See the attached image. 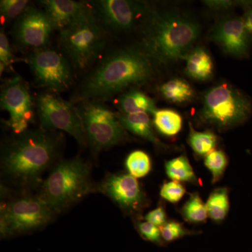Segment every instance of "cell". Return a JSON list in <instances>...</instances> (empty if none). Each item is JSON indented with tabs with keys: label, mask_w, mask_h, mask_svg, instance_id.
<instances>
[{
	"label": "cell",
	"mask_w": 252,
	"mask_h": 252,
	"mask_svg": "<svg viewBox=\"0 0 252 252\" xmlns=\"http://www.w3.org/2000/svg\"><path fill=\"white\" fill-rule=\"evenodd\" d=\"M154 63L142 47L115 50L106 55L84 79L80 99H109L130 86L145 84L154 77Z\"/></svg>",
	"instance_id": "6da1fadb"
},
{
	"label": "cell",
	"mask_w": 252,
	"mask_h": 252,
	"mask_svg": "<svg viewBox=\"0 0 252 252\" xmlns=\"http://www.w3.org/2000/svg\"><path fill=\"white\" fill-rule=\"evenodd\" d=\"M61 145V135L56 131L39 128L15 135L1 153L3 177L20 188L34 187L54 163Z\"/></svg>",
	"instance_id": "7a4b0ae2"
},
{
	"label": "cell",
	"mask_w": 252,
	"mask_h": 252,
	"mask_svg": "<svg viewBox=\"0 0 252 252\" xmlns=\"http://www.w3.org/2000/svg\"><path fill=\"white\" fill-rule=\"evenodd\" d=\"M199 32V25L188 16L151 10L142 25V48L154 62H175L185 59Z\"/></svg>",
	"instance_id": "3957f363"
},
{
	"label": "cell",
	"mask_w": 252,
	"mask_h": 252,
	"mask_svg": "<svg viewBox=\"0 0 252 252\" xmlns=\"http://www.w3.org/2000/svg\"><path fill=\"white\" fill-rule=\"evenodd\" d=\"M93 191L91 166L81 158L60 162L41 184L39 197L55 214Z\"/></svg>",
	"instance_id": "277c9868"
},
{
	"label": "cell",
	"mask_w": 252,
	"mask_h": 252,
	"mask_svg": "<svg viewBox=\"0 0 252 252\" xmlns=\"http://www.w3.org/2000/svg\"><path fill=\"white\" fill-rule=\"evenodd\" d=\"M107 34L93 8L87 6L69 26L60 31V45L72 67L84 70L103 51Z\"/></svg>",
	"instance_id": "5b68a950"
},
{
	"label": "cell",
	"mask_w": 252,
	"mask_h": 252,
	"mask_svg": "<svg viewBox=\"0 0 252 252\" xmlns=\"http://www.w3.org/2000/svg\"><path fill=\"white\" fill-rule=\"evenodd\" d=\"M252 111L250 97L223 83L210 89L204 96L200 118L220 130H227L246 122Z\"/></svg>",
	"instance_id": "8992f818"
},
{
	"label": "cell",
	"mask_w": 252,
	"mask_h": 252,
	"mask_svg": "<svg viewBox=\"0 0 252 252\" xmlns=\"http://www.w3.org/2000/svg\"><path fill=\"white\" fill-rule=\"evenodd\" d=\"M77 109L87 143L94 154L125 140V129L119 122L117 114L98 100L81 99Z\"/></svg>",
	"instance_id": "52a82bcc"
},
{
	"label": "cell",
	"mask_w": 252,
	"mask_h": 252,
	"mask_svg": "<svg viewBox=\"0 0 252 252\" xmlns=\"http://www.w3.org/2000/svg\"><path fill=\"white\" fill-rule=\"evenodd\" d=\"M54 215L38 195L14 199L1 206L0 233L3 237L31 233L47 225Z\"/></svg>",
	"instance_id": "ba28073f"
},
{
	"label": "cell",
	"mask_w": 252,
	"mask_h": 252,
	"mask_svg": "<svg viewBox=\"0 0 252 252\" xmlns=\"http://www.w3.org/2000/svg\"><path fill=\"white\" fill-rule=\"evenodd\" d=\"M40 128L46 131H64L81 146L87 143L77 108L52 92L42 93L36 99Z\"/></svg>",
	"instance_id": "9c48e42d"
},
{
	"label": "cell",
	"mask_w": 252,
	"mask_h": 252,
	"mask_svg": "<svg viewBox=\"0 0 252 252\" xmlns=\"http://www.w3.org/2000/svg\"><path fill=\"white\" fill-rule=\"evenodd\" d=\"M93 9L107 32L132 31L145 22L151 9L142 1L99 0L92 3Z\"/></svg>",
	"instance_id": "30bf717a"
},
{
	"label": "cell",
	"mask_w": 252,
	"mask_h": 252,
	"mask_svg": "<svg viewBox=\"0 0 252 252\" xmlns=\"http://www.w3.org/2000/svg\"><path fill=\"white\" fill-rule=\"evenodd\" d=\"M28 63L36 82L49 92H61L70 87L72 65L62 54L53 50H35L28 58Z\"/></svg>",
	"instance_id": "8fae6325"
},
{
	"label": "cell",
	"mask_w": 252,
	"mask_h": 252,
	"mask_svg": "<svg viewBox=\"0 0 252 252\" xmlns=\"http://www.w3.org/2000/svg\"><path fill=\"white\" fill-rule=\"evenodd\" d=\"M34 104L29 86L20 76L7 79L1 86L0 106L9 113L7 124L15 135L26 132L34 122Z\"/></svg>",
	"instance_id": "7c38bea8"
},
{
	"label": "cell",
	"mask_w": 252,
	"mask_h": 252,
	"mask_svg": "<svg viewBox=\"0 0 252 252\" xmlns=\"http://www.w3.org/2000/svg\"><path fill=\"white\" fill-rule=\"evenodd\" d=\"M54 30L44 10L29 6L16 21L14 36L20 46L35 51L46 49Z\"/></svg>",
	"instance_id": "4fadbf2b"
},
{
	"label": "cell",
	"mask_w": 252,
	"mask_h": 252,
	"mask_svg": "<svg viewBox=\"0 0 252 252\" xmlns=\"http://www.w3.org/2000/svg\"><path fill=\"white\" fill-rule=\"evenodd\" d=\"M99 190L127 214L139 213L147 205L140 183L129 173L109 175L101 184Z\"/></svg>",
	"instance_id": "5bb4252c"
},
{
	"label": "cell",
	"mask_w": 252,
	"mask_h": 252,
	"mask_svg": "<svg viewBox=\"0 0 252 252\" xmlns=\"http://www.w3.org/2000/svg\"><path fill=\"white\" fill-rule=\"evenodd\" d=\"M251 35L243 17H229L220 21L212 32V38L227 54L235 57H248Z\"/></svg>",
	"instance_id": "9a60e30c"
},
{
	"label": "cell",
	"mask_w": 252,
	"mask_h": 252,
	"mask_svg": "<svg viewBox=\"0 0 252 252\" xmlns=\"http://www.w3.org/2000/svg\"><path fill=\"white\" fill-rule=\"evenodd\" d=\"M40 4L55 30L62 31L86 9L88 5L72 0H44Z\"/></svg>",
	"instance_id": "2e32d148"
},
{
	"label": "cell",
	"mask_w": 252,
	"mask_h": 252,
	"mask_svg": "<svg viewBox=\"0 0 252 252\" xmlns=\"http://www.w3.org/2000/svg\"><path fill=\"white\" fill-rule=\"evenodd\" d=\"M119 122L124 129L130 131L136 135L152 142L156 147L165 148V145L157 138L154 134L152 122L147 113L142 112L133 114H117Z\"/></svg>",
	"instance_id": "e0dca14e"
},
{
	"label": "cell",
	"mask_w": 252,
	"mask_h": 252,
	"mask_svg": "<svg viewBox=\"0 0 252 252\" xmlns=\"http://www.w3.org/2000/svg\"><path fill=\"white\" fill-rule=\"evenodd\" d=\"M186 72L198 81H207L213 76L214 65L208 53L202 47L189 51L185 56Z\"/></svg>",
	"instance_id": "ac0fdd59"
},
{
	"label": "cell",
	"mask_w": 252,
	"mask_h": 252,
	"mask_svg": "<svg viewBox=\"0 0 252 252\" xmlns=\"http://www.w3.org/2000/svg\"><path fill=\"white\" fill-rule=\"evenodd\" d=\"M117 107L124 114L145 112L154 115L158 109L149 96L137 89H131L123 94L118 101Z\"/></svg>",
	"instance_id": "d6986e66"
},
{
	"label": "cell",
	"mask_w": 252,
	"mask_h": 252,
	"mask_svg": "<svg viewBox=\"0 0 252 252\" xmlns=\"http://www.w3.org/2000/svg\"><path fill=\"white\" fill-rule=\"evenodd\" d=\"M160 92L164 98L173 103H185L193 99L194 91L185 79H174L162 84Z\"/></svg>",
	"instance_id": "ffe728a7"
},
{
	"label": "cell",
	"mask_w": 252,
	"mask_h": 252,
	"mask_svg": "<svg viewBox=\"0 0 252 252\" xmlns=\"http://www.w3.org/2000/svg\"><path fill=\"white\" fill-rule=\"evenodd\" d=\"M153 124L162 135L173 136L182 129V118L172 109H157L154 114Z\"/></svg>",
	"instance_id": "44dd1931"
},
{
	"label": "cell",
	"mask_w": 252,
	"mask_h": 252,
	"mask_svg": "<svg viewBox=\"0 0 252 252\" xmlns=\"http://www.w3.org/2000/svg\"><path fill=\"white\" fill-rule=\"evenodd\" d=\"M167 176L177 182H188L196 185L198 179L186 156H181L165 163Z\"/></svg>",
	"instance_id": "7402d4cb"
},
{
	"label": "cell",
	"mask_w": 252,
	"mask_h": 252,
	"mask_svg": "<svg viewBox=\"0 0 252 252\" xmlns=\"http://www.w3.org/2000/svg\"><path fill=\"white\" fill-rule=\"evenodd\" d=\"M209 217L215 221H221L229 210V198L227 188L215 189L207 199L206 203Z\"/></svg>",
	"instance_id": "603a6c76"
},
{
	"label": "cell",
	"mask_w": 252,
	"mask_h": 252,
	"mask_svg": "<svg viewBox=\"0 0 252 252\" xmlns=\"http://www.w3.org/2000/svg\"><path fill=\"white\" fill-rule=\"evenodd\" d=\"M218 142V137L212 131L198 132L190 124L189 143L194 152L199 157H206L214 151Z\"/></svg>",
	"instance_id": "cb8c5ba5"
},
{
	"label": "cell",
	"mask_w": 252,
	"mask_h": 252,
	"mask_svg": "<svg viewBox=\"0 0 252 252\" xmlns=\"http://www.w3.org/2000/svg\"><path fill=\"white\" fill-rule=\"evenodd\" d=\"M181 211L185 220L190 223H203L209 217L206 204L203 203L197 193L190 195L188 201L185 204Z\"/></svg>",
	"instance_id": "d4e9b609"
},
{
	"label": "cell",
	"mask_w": 252,
	"mask_h": 252,
	"mask_svg": "<svg viewBox=\"0 0 252 252\" xmlns=\"http://www.w3.org/2000/svg\"><path fill=\"white\" fill-rule=\"evenodd\" d=\"M126 167L129 174L132 177L142 178L149 173L152 169L150 157L142 151L132 152L127 156L126 160Z\"/></svg>",
	"instance_id": "484cf974"
},
{
	"label": "cell",
	"mask_w": 252,
	"mask_h": 252,
	"mask_svg": "<svg viewBox=\"0 0 252 252\" xmlns=\"http://www.w3.org/2000/svg\"><path fill=\"white\" fill-rule=\"evenodd\" d=\"M228 164V158L224 152L214 150L207 154L205 158V165L212 172V183L215 184L223 177Z\"/></svg>",
	"instance_id": "4316f807"
},
{
	"label": "cell",
	"mask_w": 252,
	"mask_h": 252,
	"mask_svg": "<svg viewBox=\"0 0 252 252\" xmlns=\"http://www.w3.org/2000/svg\"><path fill=\"white\" fill-rule=\"evenodd\" d=\"M27 0H1L0 1V14L2 23H9L18 19L29 6Z\"/></svg>",
	"instance_id": "83f0119b"
},
{
	"label": "cell",
	"mask_w": 252,
	"mask_h": 252,
	"mask_svg": "<svg viewBox=\"0 0 252 252\" xmlns=\"http://www.w3.org/2000/svg\"><path fill=\"white\" fill-rule=\"evenodd\" d=\"M19 61L13 54L12 49L10 46L9 39L5 34L4 30L0 32V73L2 74L6 69H11V66Z\"/></svg>",
	"instance_id": "f1b7e54d"
},
{
	"label": "cell",
	"mask_w": 252,
	"mask_h": 252,
	"mask_svg": "<svg viewBox=\"0 0 252 252\" xmlns=\"http://www.w3.org/2000/svg\"><path fill=\"white\" fill-rule=\"evenodd\" d=\"M160 230L162 240L168 243L193 233V232L186 229L181 223L174 220L166 222L162 226L160 227Z\"/></svg>",
	"instance_id": "f546056e"
},
{
	"label": "cell",
	"mask_w": 252,
	"mask_h": 252,
	"mask_svg": "<svg viewBox=\"0 0 252 252\" xmlns=\"http://www.w3.org/2000/svg\"><path fill=\"white\" fill-rule=\"evenodd\" d=\"M185 193V187L177 181L166 182L162 185L160 189V195L162 198L172 203H178Z\"/></svg>",
	"instance_id": "4dcf8cb0"
},
{
	"label": "cell",
	"mask_w": 252,
	"mask_h": 252,
	"mask_svg": "<svg viewBox=\"0 0 252 252\" xmlns=\"http://www.w3.org/2000/svg\"><path fill=\"white\" fill-rule=\"evenodd\" d=\"M137 229L142 238L152 243L161 245L162 238L160 228L150 222H140L137 224Z\"/></svg>",
	"instance_id": "1f68e13d"
},
{
	"label": "cell",
	"mask_w": 252,
	"mask_h": 252,
	"mask_svg": "<svg viewBox=\"0 0 252 252\" xmlns=\"http://www.w3.org/2000/svg\"><path fill=\"white\" fill-rule=\"evenodd\" d=\"M144 220L158 227H161L166 223V214L163 207L160 206L149 212L144 217Z\"/></svg>",
	"instance_id": "d6a6232c"
},
{
	"label": "cell",
	"mask_w": 252,
	"mask_h": 252,
	"mask_svg": "<svg viewBox=\"0 0 252 252\" xmlns=\"http://www.w3.org/2000/svg\"><path fill=\"white\" fill-rule=\"evenodd\" d=\"M245 14L243 17L245 27L252 37V1L243 3Z\"/></svg>",
	"instance_id": "836d02e7"
},
{
	"label": "cell",
	"mask_w": 252,
	"mask_h": 252,
	"mask_svg": "<svg viewBox=\"0 0 252 252\" xmlns=\"http://www.w3.org/2000/svg\"><path fill=\"white\" fill-rule=\"evenodd\" d=\"M205 5H207L210 9L213 10H224L228 9L229 8L233 6V1H218V0H211V1H204Z\"/></svg>",
	"instance_id": "e575fe53"
}]
</instances>
